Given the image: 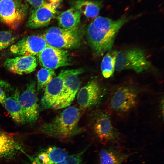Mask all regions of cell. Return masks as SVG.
Masks as SVG:
<instances>
[{
    "label": "cell",
    "mask_w": 164,
    "mask_h": 164,
    "mask_svg": "<svg viewBox=\"0 0 164 164\" xmlns=\"http://www.w3.org/2000/svg\"><path fill=\"white\" fill-rule=\"evenodd\" d=\"M124 16L114 20L98 16L88 26L86 38L94 53L98 56L111 50L119 30L130 19Z\"/></svg>",
    "instance_id": "1"
},
{
    "label": "cell",
    "mask_w": 164,
    "mask_h": 164,
    "mask_svg": "<svg viewBox=\"0 0 164 164\" xmlns=\"http://www.w3.org/2000/svg\"><path fill=\"white\" fill-rule=\"evenodd\" d=\"M80 112L74 106L69 107L50 122L40 127L41 132L60 139L69 138L79 132L78 123Z\"/></svg>",
    "instance_id": "2"
},
{
    "label": "cell",
    "mask_w": 164,
    "mask_h": 164,
    "mask_svg": "<svg viewBox=\"0 0 164 164\" xmlns=\"http://www.w3.org/2000/svg\"><path fill=\"white\" fill-rule=\"evenodd\" d=\"M48 45L61 49H73L78 47L81 36L78 27L71 29L53 27L42 35Z\"/></svg>",
    "instance_id": "3"
},
{
    "label": "cell",
    "mask_w": 164,
    "mask_h": 164,
    "mask_svg": "<svg viewBox=\"0 0 164 164\" xmlns=\"http://www.w3.org/2000/svg\"><path fill=\"white\" fill-rule=\"evenodd\" d=\"M28 5L22 0H0V22L11 29H18L26 15Z\"/></svg>",
    "instance_id": "4"
},
{
    "label": "cell",
    "mask_w": 164,
    "mask_h": 164,
    "mask_svg": "<svg viewBox=\"0 0 164 164\" xmlns=\"http://www.w3.org/2000/svg\"><path fill=\"white\" fill-rule=\"evenodd\" d=\"M151 64L142 50L133 48L118 51L115 66L118 71L132 70L140 73L148 70Z\"/></svg>",
    "instance_id": "5"
},
{
    "label": "cell",
    "mask_w": 164,
    "mask_h": 164,
    "mask_svg": "<svg viewBox=\"0 0 164 164\" xmlns=\"http://www.w3.org/2000/svg\"><path fill=\"white\" fill-rule=\"evenodd\" d=\"M82 68L62 70L46 86L41 103L43 108H52L59 98L63 90L66 78L72 74L80 75L84 72Z\"/></svg>",
    "instance_id": "6"
},
{
    "label": "cell",
    "mask_w": 164,
    "mask_h": 164,
    "mask_svg": "<svg viewBox=\"0 0 164 164\" xmlns=\"http://www.w3.org/2000/svg\"><path fill=\"white\" fill-rule=\"evenodd\" d=\"M48 44L42 36L32 35L25 37L10 47L12 54L19 56L38 55Z\"/></svg>",
    "instance_id": "7"
},
{
    "label": "cell",
    "mask_w": 164,
    "mask_h": 164,
    "mask_svg": "<svg viewBox=\"0 0 164 164\" xmlns=\"http://www.w3.org/2000/svg\"><path fill=\"white\" fill-rule=\"evenodd\" d=\"M36 82H30L20 94L19 101L22 108L26 122L36 121L39 116V106L36 94Z\"/></svg>",
    "instance_id": "8"
},
{
    "label": "cell",
    "mask_w": 164,
    "mask_h": 164,
    "mask_svg": "<svg viewBox=\"0 0 164 164\" xmlns=\"http://www.w3.org/2000/svg\"><path fill=\"white\" fill-rule=\"evenodd\" d=\"M37 56L39 64L44 68L54 70L70 64L67 51L49 45Z\"/></svg>",
    "instance_id": "9"
},
{
    "label": "cell",
    "mask_w": 164,
    "mask_h": 164,
    "mask_svg": "<svg viewBox=\"0 0 164 164\" xmlns=\"http://www.w3.org/2000/svg\"><path fill=\"white\" fill-rule=\"evenodd\" d=\"M58 4L45 2L37 8L31 9L27 22V27L30 29H36L48 25L58 13Z\"/></svg>",
    "instance_id": "10"
},
{
    "label": "cell",
    "mask_w": 164,
    "mask_h": 164,
    "mask_svg": "<svg viewBox=\"0 0 164 164\" xmlns=\"http://www.w3.org/2000/svg\"><path fill=\"white\" fill-rule=\"evenodd\" d=\"M137 98V94L133 90L127 87H121L117 89L112 96L111 107L116 112H127L135 106Z\"/></svg>",
    "instance_id": "11"
},
{
    "label": "cell",
    "mask_w": 164,
    "mask_h": 164,
    "mask_svg": "<svg viewBox=\"0 0 164 164\" xmlns=\"http://www.w3.org/2000/svg\"><path fill=\"white\" fill-rule=\"evenodd\" d=\"M78 75L72 74L66 78L61 94L52 108L60 109L67 107L71 104L80 86Z\"/></svg>",
    "instance_id": "12"
},
{
    "label": "cell",
    "mask_w": 164,
    "mask_h": 164,
    "mask_svg": "<svg viewBox=\"0 0 164 164\" xmlns=\"http://www.w3.org/2000/svg\"><path fill=\"white\" fill-rule=\"evenodd\" d=\"M37 65L36 57L32 56H19L6 60L4 65L13 73L23 75L33 72Z\"/></svg>",
    "instance_id": "13"
},
{
    "label": "cell",
    "mask_w": 164,
    "mask_h": 164,
    "mask_svg": "<svg viewBox=\"0 0 164 164\" xmlns=\"http://www.w3.org/2000/svg\"><path fill=\"white\" fill-rule=\"evenodd\" d=\"M22 147L13 134L0 130V160L13 158L23 152Z\"/></svg>",
    "instance_id": "14"
},
{
    "label": "cell",
    "mask_w": 164,
    "mask_h": 164,
    "mask_svg": "<svg viewBox=\"0 0 164 164\" xmlns=\"http://www.w3.org/2000/svg\"><path fill=\"white\" fill-rule=\"evenodd\" d=\"M101 96V90L98 83L92 80L82 87L77 95V102L82 109H86L96 104Z\"/></svg>",
    "instance_id": "15"
},
{
    "label": "cell",
    "mask_w": 164,
    "mask_h": 164,
    "mask_svg": "<svg viewBox=\"0 0 164 164\" xmlns=\"http://www.w3.org/2000/svg\"><path fill=\"white\" fill-rule=\"evenodd\" d=\"M68 155L64 149L52 146L40 150L31 160L32 164H53L63 161Z\"/></svg>",
    "instance_id": "16"
},
{
    "label": "cell",
    "mask_w": 164,
    "mask_h": 164,
    "mask_svg": "<svg viewBox=\"0 0 164 164\" xmlns=\"http://www.w3.org/2000/svg\"><path fill=\"white\" fill-rule=\"evenodd\" d=\"M94 130L103 143L115 140L118 137L111 120L105 114L100 115L97 119L94 125Z\"/></svg>",
    "instance_id": "17"
},
{
    "label": "cell",
    "mask_w": 164,
    "mask_h": 164,
    "mask_svg": "<svg viewBox=\"0 0 164 164\" xmlns=\"http://www.w3.org/2000/svg\"><path fill=\"white\" fill-rule=\"evenodd\" d=\"M131 155L115 147H107L100 152L98 164H122Z\"/></svg>",
    "instance_id": "18"
},
{
    "label": "cell",
    "mask_w": 164,
    "mask_h": 164,
    "mask_svg": "<svg viewBox=\"0 0 164 164\" xmlns=\"http://www.w3.org/2000/svg\"><path fill=\"white\" fill-rule=\"evenodd\" d=\"M20 92L16 90L12 95L6 97L3 106L13 120L20 124L26 122L23 112L19 101Z\"/></svg>",
    "instance_id": "19"
},
{
    "label": "cell",
    "mask_w": 164,
    "mask_h": 164,
    "mask_svg": "<svg viewBox=\"0 0 164 164\" xmlns=\"http://www.w3.org/2000/svg\"><path fill=\"white\" fill-rule=\"evenodd\" d=\"M71 4L73 7L89 18L97 17L102 6V2L99 0H74Z\"/></svg>",
    "instance_id": "20"
},
{
    "label": "cell",
    "mask_w": 164,
    "mask_h": 164,
    "mask_svg": "<svg viewBox=\"0 0 164 164\" xmlns=\"http://www.w3.org/2000/svg\"><path fill=\"white\" fill-rule=\"evenodd\" d=\"M81 17L80 12L72 7L61 13L57 17V19L60 27L71 29L77 27Z\"/></svg>",
    "instance_id": "21"
},
{
    "label": "cell",
    "mask_w": 164,
    "mask_h": 164,
    "mask_svg": "<svg viewBox=\"0 0 164 164\" xmlns=\"http://www.w3.org/2000/svg\"><path fill=\"white\" fill-rule=\"evenodd\" d=\"M118 52L117 50L111 49L107 52L103 58L101 67L102 75L104 78H109L114 74Z\"/></svg>",
    "instance_id": "22"
},
{
    "label": "cell",
    "mask_w": 164,
    "mask_h": 164,
    "mask_svg": "<svg viewBox=\"0 0 164 164\" xmlns=\"http://www.w3.org/2000/svg\"><path fill=\"white\" fill-rule=\"evenodd\" d=\"M55 76L56 73L54 70L44 67L41 68L37 74V91L44 89Z\"/></svg>",
    "instance_id": "23"
},
{
    "label": "cell",
    "mask_w": 164,
    "mask_h": 164,
    "mask_svg": "<svg viewBox=\"0 0 164 164\" xmlns=\"http://www.w3.org/2000/svg\"><path fill=\"white\" fill-rule=\"evenodd\" d=\"M16 39V37L10 31H0V50L5 49L11 45Z\"/></svg>",
    "instance_id": "24"
},
{
    "label": "cell",
    "mask_w": 164,
    "mask_h": 164,
    "mask_svg": "<svg viewBox=\"0 0 164 164\" xmlns=\"http://www.w3.org/2000/svg\"><path fill=\"white\" fill-rule=\"evenodd\" d=\"M89 145L83 150L76 154L69 155L63 161L53 164H81L83 154L89 146Z\"/></svg>",
    "instance_id": "25"
},
{
    "label": "cell",
    "mask_w": 164,
    "mask_h": 164,
    "mask_svg": "<svg viewBox=\"0 0 164 164\" xmlns=\"http://www.w3.org/2000/svg\"><path fill=\"white\" fill-rule=\"evenodd\" d=\"M24 1L29 3L33 9L40 7L45 2L44 0H24Z\"/></svg>",
    "instance_id": "26"
},
{
    "label": "cell",
    "mask_w": 164,
    "mask_h": 164,
    "mask_svg": "<svg viewBox=\"0 0 164 164\" xmlns=\"http://www.w3.org/2000/svg\"><path fill=\"white\" fill-rule=\"evenodd\" d=\"M0 87L6 90H10L11 89V86L8 82L0 79Z\"/></svg>",
    "instance_id": "27"
},
{
    "label": "cell",
    "mask_w": 164,
    "mask_h": 164,
    "mask_svg": "<svg viewBox=\"0 0 164 164\" xmlns=\"http://www.w3.org/2000/svg\"><path fill=\"white\" fill-rule=\"evenodd\" d=\"M6 97L5 91L0 87V103L3 106L4 101Z\"/></svg>",
    "instance_id": "28"
},
{
    "label": "cell",
    "mask_w": 164,
    "mask_h": 164,
    "mask_svg": "<svg viewBox=\"0 0 164 164\" xmlns=\"http://www.w3.org/2000/svg\"><path fill=\"white\" fill-rule=\"evenodd\" d=\"M50 3L54 4H58L62 0H47Z\"/></svg>",
    "instance_id": "29"
}]
</instances>
